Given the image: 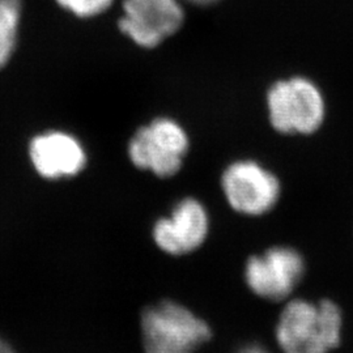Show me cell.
<instances>
[{
	"mask_svg": "<svg viewBox=\"0 0 353 353\" xmlns=\"http://www.w3.org/2000/svg\"><path fill=\"white\" fill-rule=\"evenodd\" d=\"M341 307L331 300H292L276 325V341L284 353H330L341 341Z\"/></svg>",
	"mask_w": 353,
	"mask_h": 353,
	"instance_id": "obj_1",
	"label": "cell"
},
{
	"mask_svg": "<svg viewBox=\"0 0 353 353\" xmlns=\"http://www.w3.org/2000/svg\"><path fill=\"white\" fill-rule=\"evenodd\" d=\"M211 335L208 323L181 303H156L141 316L145 353H194Z\"/></svg>",
	"mask_w": 353,
	"mask_h": 353,
	"instance_id": "obj_2",
	"label": "cell"
},
{
	"mask_svg": "<svg viewBox=\"0 0 353 353\" xmlns=\"http://www.w3.org/2000/svg\"><path fill=\"white\" fill-rule=\"evenodd\" d=\"M272 126L283 134H312L325 118V102L316 85L303 77L279 81L268 92Z\"/></svg>",
	"mask_w": 353,
	"mask_h": 353,
	"instance_id": "obj_3",
	"label": "cell"
},
{
	"mask_svg": "<svg viewBox=\"0 0 353 353\" xmlns=\"http://www.w3.org/2000/svg\"><path fill=\"white\" fill-rule=\"evenodd\" d=\"M188 148L189 139L182 127L172 119L160 118L135 134L128 154L137 168L168 178L179 172Z\"/></svg>",
	"mask_w": 353,
	"mask_h": 353,
	"instance_id": "obj_4",
	"label": "cell"
},
{
	"mask_svg": "<svg viewBox=\"0 0 353 353\" xmlns=\"http://www.w3.org/2000/svg\"><path fill=\"white\" fill-rule=\"evenodd\" d=\"M305 274L303 256L290 246H274L252 255L245 265V281L254 294L270 301L287 299Z\"/></svg>",
	"mask_w": 353,
	"mask_h": 353,
	"instance_id": "obj_5",
	"label": "cell"
},
{
	"mask_svg": "<svg viewBox=\"0 0 353 353\" xmlns=\"http://www.w3.org/2000/svg\"><path fill=\"white\" fill-rule=\"evenodd\" d=\"M221 186L229 205L246 216L268 214L280 196L278 178L254 161L229 165Z\"/></svg>",
	"mask_w": 353,
	"mask_h": 353,
	"instance_id": "obj_6",
	"label": "cell"
},
{
	"mask_svg": "<svg viewBox=\"0 0 353 353\" xmlns=\"http://www.w3.org/2000/svg\"><path fill=\"white\" fill-rule=\"evenodd\" d=\"M208 232L210 216L205 207L194 198H185L176 203L169 216L154 223L152 239L160 250L181 256L199 249Z\"/></svg>",
	"mask_w": 353,
	"mask_h": 353,
	"instance_id": "obj_7",
	"label": "cell"
},
{
	"mask_svg": "<svg viewBox=\"0 0 353 353\" xmlns=\"http://www.w3.org/2000/svg\"><path fill=\"white\" fill-rule=\"evenodd\" d=\"M121 30L143 48H154L181 28L183 10L178 0H125Z\"/></svg>",
	"mask_w": 353,
	"mask_h": 353,
	"instance_id": "obj_8",
	"label": "cell"
},
{
	"mask_svg": "<svg viewBox=\"0 0 353 353\" xmlns=\"http://www.w3.org/2000/svg\"><path fill=\"white\" fill-rule=\"evenodd\" d=\"M29 154L36 172L46 179L76 176L87 164L83 145L72 135L58 131L36 137Z\"/></svg>",
	"mask_w": 353,
	"mask_h": 353,
	"instance_id": "obj_9",
	"label": "cell"
},
{
	"mask_svg": "<svg viewBox=\"0 0 353 353\" xmlns=\"http://www.w3.org/2000/svg\"><path fill=\"white\" fill-rule=\"evenodd\" d=\"M20 0H0V67L11 58L20 21Z\"/></svg>",
	"mask_w": 353,
	"mask_h": 353,
	"instance_id": "obj_10",
	"label": "cell"
},
{
	"mask_svg": "<svg viewBox=\"0 0 353 353\" xmlns=\"http://www.w3.org/2000/svg\"><path fill=\"white\" fill-rule=\"evenodd\" d=\"M61 7L80 17H90L106 11L113 0H57Z\"/></svg>",
	"mask_w": 353,
	"mask_h": 353,
	"instance_id": "obj_11",
	"label": "cell"
},
{
	"mask_svg": "<svg viewBox=\"0 0 353 353\" xmlns=\"http://www.w3.org/2000/svg\"><path fill=\"white\" fill-rule=\"evenodd\" d=\"M239 353H270L265 348L261 347V345H255V344H250V345H246L243 348H241Z\"/></svg>",
	"mask_w": 353,
	"mask_h": 353,
	"instance_id": "obj_12",
	"label": "cell"
},
{
	"mask_svg": "<svg viewBox=\"0 0 353 353\" xmlns=\"http://www.w3.org/2000/svg\"><path fill=\"white\" fill-rule=\"evenodd\" d=\"M0 353H14V351L10 343L0 339Z\"/></svg>",
	"mask_w": 353,
	"mask_h": 353,
	"instance_id": "obj_13",
	"label": "cell"
},
{
	"mask_svg": "<svg viewBox=\"0 0 353 353\" xmlns=\"http://www.w3.org/2000/svg\"><path fill=\"white\" fill-rule=\"evenodd\" d=\"M190 1L195 3V4H211V3H214L217 0H190Z\"/></svg>",
	"mask_w": 353,
	"mask_h": 353,
	"instance_id": "obj_14",
	"label": "cell"
}]
</instances>
